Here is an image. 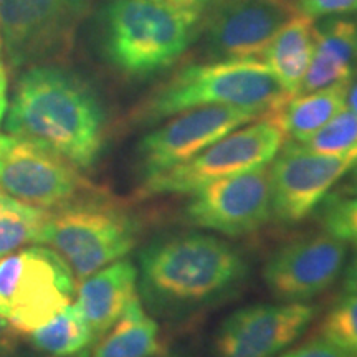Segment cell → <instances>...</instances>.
Masks as SVG:
<instances>
[{"label": "cell", "instance_id": "obj_33", "mask_svg": "<svg viewBox=\"0 0 357 357\" xmlns=\"http://www.w3.org/2000/svg\"><path fill=\"white\" fill-rule=\"evenodd\" d=\"M346 106L352 111V113L357 116V82L349 84V91H347Z\"/></svg>", "mask_w": 357, "mask_h": 357}, {"label": "cell", "instance_id": "obj_23", "mask_svg": "<svg viewBox=\"0 0 357 357\" xmlns=\"http://www.w3.org/2000/svg\"><path fill=\"white\" fill-rule=\"evenodd\" d=\"M319 334L323 341L357 357V293H347L324 316Z\"/></svg>", "mask_w": 357, "mask_h": 357}, {"label": "cell", "instance_id": "obj_4", "mask_svg": "<svg viewBox=\"0 0 357 357\" xmlns=\"http://www.w3.org/2000/svg\"><path fill=\"white\" fill-rule=\"evenodd\" d=\"M200 13L162 0H113L101 12V48L116 70L146 78L172 66L197 35Z\"/></svg>", "mask_w": 357, "mask_h": 357}, {"label": "cell", "instance_id": "obj_8", "mask_svg": "<svg viewBox=\"0 0 357 357\" xmlns=\"http://www.w3.org/2000/svg\"><path fill=\"white\" fill-rule=\"evenodd\" d=\"M0 187L45 211H55L93 190L78 169L50 147L8 132H0Z\"/></svg>", "mask_w": 357, "mask_h": 357}, {"label": "cell", "instance_id": "obj_1", "mask_svg": "<svg viewBox=\"0 0 357 357\" xmlns=\"http://www.w3.org/2000/svg\"><path fill=\"white\" fill-rule=\"evenodd\" d=\"M6 132L37 141L88 171L105 149L106 116L91 88L68 70L33 65L17 79Z\"/></svg>", "mask_w": 357, "mask_h": 357}, {"label": "cell", "instance_id": "obj_25", "mask_svg": "<svg viewBox=\"0 0 357 357\" xmlns=\"http://www.w3.org/2000/svg\"><path fill=\"white\" fill-rule=\"evenodd\" d=\"M324 231L342 242H357V195L331 194L321 211Z\"/></svg>", "mask_w": 357, "mask_h": 357}, {"label": "cell", "instance_id": "obj_19", "mask_svg": "<svg viewBox=\"0 0 357 357\" xmlns=\"http://www.w3.org/2000/svg\"><path fill=\"white\" fill-rule=\"evenodd\" d=\"M314 19L296 12L263 52L265 65L289 95H296L314 52Z\"/></svg>", "mask_w": 357, "mask_h": 357}, {"label": "cell", "instance_id": "obj_31", "mask_svg": "<svg viewBox=\"0 0 357 357\" xmlns=\"http://www.w3.org/2000/svg\"><path fill=\"white\" fill-rule=\"evenodd\" d=\"M344 291L346 293H357V250H356L354 258H352L349 266H347V270H346Z\"/></svg>", "mask_w": 357, "mask_h": 357}, {"label": "cell", "instance_id": "obj_20", "mask_svg": "<svg viewBox=\"0 0 357 357\" xmlns=\"http://www.w3.org/2000/svg\"><path fill=\"white\" fill-rule=\"evenodd\" d=\"M91 357H155L160 352L159 326L134 296L116 323L96 339Z\"/></svg>", "mask_w": 357, "mask_h": 357}, {"label": "cell", "instance_id": "obj_26", "mask_svg": "<svg viewBox=\"0 0 357 357\" xmlns=\"http://www.w3.org/2000/svg\"><path fill=\"white\" fill-rule=\"evenodd\" d=\"M300 12L311 19L357 12V0H300Z\"/></svg>", "mask_w": 357, "mask_h": 357}, {"label": "cell", "instance_id": "obj_24", "mask_svg": "<svg viewBox=\"0 0 357 357\" xmlns=\"http://www.w3.org/2000/svg\"><path fill=\"white\" fill-rule=\"evenodd\" d=\"M303 146L316 153L326 154L347 153V151L357 149V116L346 106L318 132L303 142Z\"/></svg>", "mask_w": 357, "mask_h": 357}, {"label": "cell", "instance_id": "obj_21", "mask_svg": "<svg viewBox=\"0 0 357 357\" xmlns=\"http://www.w3.org/2000/svg\"><path fill=\"white\" fill-rule=\"evenodd\" d=\"M29 336L35 351L52 356L78 354L96 341L77 303H70Z\"/></svg>", "mask_w": 357, "mask_h": 357}, {"label": "cell", "instance_id": "obj_12", "mask_svg": "<svg viewBox=\"0 0 357 357\" xmlns=\"http://www.w3.org/2000/svg\"><path fill=\"white\" fill-rule=\"evenodd\" d=\"M271 215L270 166L218 178L195 190L185 207L190 225L225 236L252 234Z\"/></svg>", "mask_w": 357, "mask_h": 357}, {"label": "cell", "instance_id": "obj_2", "mask_svg": "<svg viewBox=\"0 0 357 357\" xmlns=\"http://www.w3.org/2000/svg\"><path fill=\"white\" fill-rule=\"evenodd\" d=\"M236 248L218 236L182 234L158 240L139 255L142 296L159 314H182L229 294L247 276Z\"/></svg>", "mask_w": 357, "mask_h": 357}, {"label": "cell", "instance_id": "obj_35", "mask_svg": "<svg viewBox=\"0 0 357 357\" xmlns=\"http://www.w3.org/2000/svg\"><path fill=\"white\" fill-rule=\"evenodd\" d=\"M3 351L6 349H0V357H3Z\"/></svg>", "mask_w": 357, "mask_h": 357}, {"label": "cell", "instance_id": "obj_13", "mask_svg": "<svg viewBox=\"0 0 357 357\" xmlns=\"http://www.w3.org/2000/svg\"><path fill=\"white\" fill-rule=\"evenodd\" d=\"M205 24L212 56L258 58L298 12L291 0H215Z\"/></svg>", "mask_w": 357, "mask_h": 357}, {"label": "cell", "instance_id": "obj_22", "mask_svg": "<svg viewBox=\"0 0 357 357\" xmlns=\"http://www.w3.org/2000/svg\"><path fill=\"white\" fill-rule=\"evenodd\" d=\"M50 211L12 197L0 187V258L29 243H42Z\"/></svg>", "mask_w": 357, "mask_h": 357}, {"label": "cell", "instance_id": "obj_16", "mask_svg": "<svg viewBox=\"0 0 357 357\" xmlns=\"http://www.w3.org/2000/svg\"><path fill=\"white\" fill-rule=\"evenodd\" d=\"M136 294L137 268L131 260L119 258L82 281L77 305L98 339L121 318Z\"/></svg>", "mask_w": 357, "mask_h": 357}, {"label": "cell", "instance_id": "obj_30", "mask_svg": "<svg viewBox=\"0 0 357 357\" xmlns=\"http://www.w3.org/2000/svg\"><path fill=\"white\" fill-rule=\"evenodd\" d=\"M336 195H346V197L357 195V164L347 172L346 181L342 182L341 189L336 192Z\"/></svg>", "mask_w": 357, "mask_h": 357}, {"label": "cell", "instance_id": "obj_32", "mask_svg": "<svg viewBox=\"0 0 357 357\" xmlns=\"http://www.w3.org/2000/svg\"><path fill=\"white\" fill-rule=\"evenodd\" d=\"M3 357H91L89 351H82L78 354L73 356H52V354H45V352H22V354H10L8 351H3Z\"/></svg>", "mask_w": 357, "mask_h": 357}, {"label": "cell", "instance_id": "obj_10", "mask_svg": "<svg viewBox=\"0 0 357 357\" xmlns=\"http://www.w3.org/2000/svg\"><path fill=\"white\" fill-rule=\"evenodd\" d=\"M356 164L357 149L326 154L288 142L270 167L273 215L287 223L306 218Z\"/></svg>", "mask_w": 357, "mask_h": 357}, {"label": "cell", "instance_id": "obj_6", "mask_svg": "<svg viewBox=\"0 0 357 357\" xmlns=\"http://www.w3.org/2000/svg\"><path fill=\"white\" fill-rule=\"evenodd\" d=\"M77 278L50 247H26L0 258V316L30 334L73 303Z\"/></svg>", "mask_w": 357, "mask_h": 357}, {"label": "cell", "instance_id": "obj_7", "mask_svg": "<svg viewBox=\"0 0 357 357\" xmlns=\"http://www.w3.org/2000/svg\"><path fill=\"white\" fill-rule=\"evenodd\" d=\"M261 118L227 134L181 166L142 178L137 195L194 194L218 178L268 166L280 153L284 134L270 116Z\"/></svg>", "mask_w": 357, "mask_h": 357}, {"label": "cell", "instance_id": "obj_5", "mask_svg": "<svg viewBox=\"0 0 357 357\" xmlns=\"http://www.w3.org/2000/svg\"><path fill=\"white\" fill-rule=\"evenodd\" d=\"M139 225L131 213L108 200L83 199L50 211L43 245L55 250L83 281L126 257L137 243Z\"/></svg>", "mask_w": 357, "mask_h": 357}, {"label": "cell", "instance_id": "obj_14", "mask_svg": "<svg viewBox=\"0 0 357 357\" xmlns=\"http://www.w3.org/2000/svg\"><path fill=\"white\" fill-rule=\"evenodd\" d=\"M306 303L253 305L223 321L215 336V357H275L301 336L314 319Z\"/></svg>", "mask_w": 357, "mask_h": 357}, {"label": "cell", "instance_id": "obj_28", "mask_svg": "<svg viewBox=\"0 0 357 357\" xmlns=\"http://www.w3.org/2000/svg\"><path fill=\"white\" fill-rule=\"evenodd\" d=\"M8 106L7 100V68L6 61H3V42L2 33H0V123L6 118V111Z\"/></svg>", "mask_w": 357, "mask_h": 357}, {"label": "cell", "instance_id": "obj_18", "mask_svg": "<svg viewBox=\"0 0 357 357\" xmlns=\"http://www.w3.org/2000/svg\"><path fill=\"white\" fill-rule=\"evenodd\" d=\"M349 84L351 79L316 91L289 96L283 105L265 116H270L278 124L284 137L288 136L291 142L303 144L346 108Z\"/></svg>", "mask_w": 357, "mask_h": 357}, {"label": "cell", "instance_id": "obj_29", "mask_svg": "<svg viewBox=\"0 0 357 357\" xmlns=\"http://www.w3.org/2000/svg\"><path fill=\"white\" fill-rule=\"evenodd\" d=\"M162 2L176 8H181V10L202 13L207 8H211L215 3V0H162Z\"/></svg>", "mask_w": 357, "mask_h": 357}, {"label": "cell", "instance_id": "obj_15", "mask_svg": "<svg viewBox=\"0 0 357 357\" xmlns=\"http://www.w3.org/2000/svg\"><path fill=\"white\" fill-rule=\"evenodd\" d=\"M347 257L346 242L323 234L280 248L263 268V280L275 298L305 303L337 280Z\"/></svg>", "mask_w": 357, "mask_h": 357}, {"label": "cell", "instance_id": "obj_34", "mask_svg": "<svg viewBox=\"0 0 357 357\" xmlns=\"http://www.w3.org/2000/svg\"><path fill=\"white\" fill-rule=\"evenodd\" d=\"M7 326H8V321L3 318V316H0V331L7 329Z\"/></svg>", "mask_w": 357, "mask_h": 357}, {"label": "cell", "instance_id": "obj_17", "mask_svg": "<svg viewBox=\"0 0 357 357\" xmlns=\"http://www.w3.org/2000/svg\"><path fill=\"white\" fill-rule=\"evenodd\" d=\"M357 58V24L329 20L316 29L314 52L296 95L349 82ZM294 96V95H293Z\"/></svg>", "mask_w": 357, "mask_h": 357}, {"label": "cell", "instance_id": "obj_9", "mask_svg": "<svg viewBox=\"0 0 357 357\" xmlns=\"http://www.w3.org/2000/svg\"><path fill=\"white\" fill-rule=\"evenodd\" d=\"M89 0H0L3 53L12 66L32 65L66 50Z\"/></svg>", "mask_w": 357, "mask_h": 357}, {"label": "cell", "instance_id": "obj_27", "mask_svg": "<svg viewBox=\"0 0 357 357\" xmlns=\"http://www.w3.org/2000/svg\"><path fill=\"white\" fill-rule=\"evenodd\" d=\"M275 357H352L346 354L344 351L337 349L329 342L323 341V339H316V341L307 342V344H303L296 349L283 352V354H278Z\"/></svg>", "mask_w": 357, "mask_h": 357}, {"label": "cell", "instance_id": "obj_11", "mask_svg": "<svg viewBox=\"0 0 357 357\" xmlns=\"http://www.w3.org/2000/svg\"><path fill=\"white\" fill-rule=\"evenodd\" d=\"M260 116L258 111L234 106H200L171 116L172 119L146 134L137 146L142 178L181 166Z\"/></svg>", "mask_w": 357, "mask_h": 357}, {"label": "cell", "instance_id": "obj_3", "mask_svg": "<svg viewBox=\"0 0 357 357\" xmlns=\"http://www.w3.org/2000/svg\"><path fill=\"white\" fill-rule=\"evenodd\" d=\"M291 96L258 58H220L189 65L160 84L137 109V119L155 123L200 106H234L268 114Z\"/></svg>", "mask_w": 357, "mask_h": 357}]
</instances>
